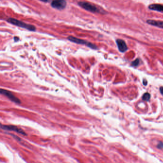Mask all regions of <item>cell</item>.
Segmentation results:
<instances>
[{"label": "cell", "mask_w": 163, "mask_h": 163, "mask_svg": "<svg viewBox=\"0 0 163 163\" xmlns=\"http://www.w3.org/2000/svg\"><path fill=\"white\" fill-rule=\"evenodd\" d=\"M7 21L13 25L25 28L30 31H35L36 30V27L35 26L32 25L26 24L24 22L18 20L15 18H9L7 19Z\"/></svg>", "instance_id": "1"}, {"label": "cell", "mask_w": 163, "mask_h": 163, "mask_svg": "<svg viewBox=\"0 0 163 163\" xmlns=\"http://www.w3.org/2000/svg\"><path fill=\"white\" fill-rule=\"evenodd\" d=\"M67 39L69 41H70L73 43H75L78 44H84L86 45L87 46H88V47L89 48H90L92 49H94V50L98 49L97 46L95 44L91 43L89 42H88L85 40L79 39L73 36H69L67 37Z\"/></svg>", "instance_id": "2"}, {"label": "cell", "mask_w": 163, "mask_h": 163, "mask_svg": "<svg viewBox=\"0 0 163 163\" xmlns=\"http://www.w3.org/2000/svg\"><path fill=\"white\" fill-rule=\"evenodd\" d=\"M78 4L86 11L92 13H102L100 9L94 4L87 2H79Z\"/></svg>", "instance_id": "3"}, {"label": "cell", "mask_w": 163, "mask_h": 163, "mask_svg": "<svg viewBox=\"0 0 163 163\" xmlns=\"http://www.w3.org/2000/svg\"><path fill=\"white\" fill-rule=\"evenodd\" d=\"M0 93H1V94L5 95L8 99H9L11 101H13V102L17 103V104H20L21 103L20 100L18 98H17L16 96H15L12 93V92H11L9 90H6V89L1 88V89H0Z\"/></svg>", "instance_id": "4"}, {"label": "cell", "mask_w": 163, "mask_h": 163, "mask_svg": "<svg viewBox=\"0 0 163 163\" xmlns=\"http://www.w3.org/2000/svg\"><path fill=\"white\" fill-rule=\"evenodd\" d=\"M51 6L57 10H63L66 6V2L64 0H59V1H53L51 3Z\"/></svg>", "instance_id": "5"}, {"label": "cell", "mask_w": 163, "mask_h": 163, "mask_svg": "<svg viewBox=\"0 0 163 163\" xmlns=\"http://www.w3.org/2000/svg\"><path fill=\"white\" fill-rule=\"evenodd\" d=\"M1 128L5 130H9V131H15L19 133L23 134V135H26V134L24 132L22 129L21 128H19L17 126H13V125H1Z\"/></svg>", "instance_id": "6"}, {"label": "cell", "mask_w": 163, "mask_h": 163, "mask_svg": "<svg viewBox=\"0 0 163 163\" xmlns=\"http://www.w3.org/2000/svg\"><path fill=\"white\" fill-rule=\"evenodd\" d=\"M116 44L118 46L119 51L122 53L125 52L128 49V47L125 41L122 39H118L116 40Z\"/></svg>", "instance_id": "7"}, {"label": "cell", "mask_w": 163, "mask_h": 163, "mask_svg": "<svg viewBox=\"0 0 163 163\" xmlns=\"http://www.w3.org/2000/svg\"><path fill=\"white\" fill-rule=\"evenodd\" d=\"M147 23L150 25L157 26L159 28H163V21H155L153 20H148L146 21Z\"/></svg>", "instance_id": "8"}, {"label": "cell", "mask_w": 163, "mask_h": 163, "mask_svg": "<svg viewBox=\"0 0 163 163\" xmlns=\"http://www.w3.org/2000/svg\"><path fill=\"white\" fill-rule=\"evenodd\" d=\"M148 8L153 11L162 12H163V5L159 4H152L149 6Z\"/></svg>", "instance_id": "9"}, {"label": "cell", "mask_w": 163, "mask_h": 163, "mask_svg": "<svg viewBox=\"0 0 163 163\" xmlns=\"http://www.w3.org/2000/svg\"><path fill=\"white\" fill-rule=\"evenodd\" d=\"M151 98V95L149 93H145L143 95L142 99L145 101H148Z\"/></svg>", "instance_id": "10"}, {"label": "cell", "mask_w": 163, "mask_h": 163, "mask_svg": "<svg viewBox=\"0 0 163 163\" xmlns=\"http://www.w3.org/2000/svg\"><path fill=\"white\" fill-rule=\"evenodd\" d=\"M139 62H140L139 59L138 58H137L132 63V66H137L139 64Z\"/></svg>", "instance_id": "11"}, {"label": "cell", "mask_w": 163, "mask_h": 163, "mask_svg": "<svg viewBox=\"0 0 163 163\" xmlns=\"http://www.w3.org/2000/svg\"><path fill=\"white\" fill-rule=\"evenodd\" d=\"M157 147L159 149H163V143L162 142H160L157 145Z\"/></svg>", "instance_id": "12"}, {"label": "cell", "mask_w": 163, "mask_h": 163, "mask_svg": "<svg viewBox=\"0 0 163 163\" xmlns=\"http://www.w3.org/2000/svg\"><path fill=\"white\" fill-rule=\"evenodd\" d=\"M160 91L161 94L162 95H163V87H160Z\"/></svg>", "instance_id": "13"}, {"label": "cell", "mask_w": 163, "mask_h": 163, "mask_svg": "<svg viewBox=\"0 0 163 163\" xmlns=\"http://www.w3.org/2000/svg\"><path fill=\"white\" fill-rule=\"evenodd\" d=\"M13 39H14V40L15 42H17L19 40V38L18 37H17V36H14Z\"/></svg>", "instance_id": "14"}, {"label": "cell", "mask_w": 163, "mask_h": 163, "mask_svg": "<svg viewBox=\"0 0 163 163\" xmlns=\"http://www.w3.org/2000/svg\"><path fill=\"white\" fill-rule=\"evenodd\" d=\"M143 84H144V85L146 86L147 85V81L145 79H144V81H143Z\"/></svg>", "instance_id": "15"}]
</instances>
